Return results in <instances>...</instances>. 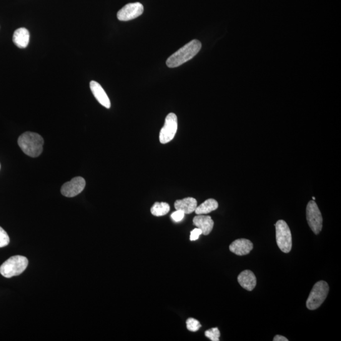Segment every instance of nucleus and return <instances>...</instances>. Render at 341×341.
<instances>
[{
  "mask_svg": "<svg viewBox=\"0 0 341 341\" xmlns=\"http://www.w3.org/2000/svg\"><path fill=\"white\" fill-rule=\"evenodd\" d=\"M274 341H288V339L287 338H286L284 337V336L280 335H275L274 339H273Z\"/></svg>",
  "mask_w": 341,
  "mask_h": 341,
  "instance_id": "5701e85b",
  "label": "nucleus"
},
{
  "mask_svg": "<svg viewBox=\"0 0 341 341\" xmlns=\"http://www.w3.org/2000/svg\"><path fill=\"white\" fill-rule=\"evenodd\" d=\"M194 224L200 230H201L204 235H209L214 228V221L211 217L209 215H197L193 220Z\"/></svg>",
  "mask_w": 341,
  "mask_h": 341,
  "instance_id": "f8f14e48",
  "label": "nucleus"
},
{
  "mask_svg": "<svg viewBox=\"0 0 341 341\" xmlns=\"http://www.w3.org/2000/svg\"><path fill=\"white\" fill-rule=\"evenodd\" d=\"M253 248V245L252 242L244 238L234 241L230 246L231 252L239 256L249 254Z\"/></svg>",
  "mask_w": 341,
  "mask_h": 341,
  "instance_id": "9d476101",
  "label": "nucleus"
},
{
  "mask_svg": "<svg viewBox=\"0 0 341 341\" xmlns=\"http://www.w3.org/2000/svg\"><path fill=\"white\" fill-rule=\"evenodd\" d=\"M312 199H313V200H315V197H313Z\"/></svg>",
  "mask_w": 341,
  "mask_h": 341,
  "instance_id": "b1692460",
  "label": "nucleus"
},
{
  "mask_svg": "<svg viewBox=\"0 0 341 341\" xmlns=\"http://www.w3.org/2000/svg\"><path fill=\"white\" fill-rule=\"evenodd\" d=\"M9 243L10 238L8 234L3 228L0 226V248L6 247Z\"/></svg>",
  "mask_w": 341,
  "mask_h": 341,
  "instance_id": "aec40b11",
  "label": "nucleus"
},
{
  "mask_svg": "<svg viewBox=\"0 0 341 341\" xmlns=\"http://www.w3.org/2000/svg\"><path fill=\"white\" fill-rule=\"evenodd\" d=\"M197 207V200L192 197H187L182 200H178L175 203V209L181 210L185 213V214H190L195 212Z\"/></svg>",
  "mask_w": 341,
  "mask_h": 341,
  "instance_id": "4468645a",
  "label": "nucleus"
},
{
  "mask_svg": "<svg viewBox=\"0 0 341 341\" xmlns=\"http://www.w3.org/2000/svg\"><path fill=\"white\" fill-rule=\"evenodd\" d=\"M29 39V32L24 27L17 29L14 32L13 42L19 48H26L28 46Z\"/></svg>",
  "mask_w": 341,
  "mask_h": 341,
  "instance_id": "2eb2a0df",
  "label": "nucleus"
},
{
  "mask_svg": "<svg viewBox=\"0 0 341 341\" xmlns=\"http://www.w3.org/2000/svg\"><path fill=\"white\" fill-rule=\"evenodd\" d=\"M90 88H91L92 94L96 97L97 101L102 106L106 107L107 109H109L111 107V102H110L109 97L98 82L92 80L90 82Z\"/></svg>",
  "mask_w": 341,
  "mask_h": 341,
  "instance_id": "9b49d317",
  "label": "nucleus"
},
{
  "mask_svg": "<svg viewBox=\"0 0 341 341\" xmlns=\"http://www.w3.org/2000/svg\"><path fill=\"white\" fill-rule=\"evenodd\" d=\"M178 129V119L175 113H169L165 119L164 126L160 130L159 141L165 144L172 141L177 134Z\"/></svg>",
  "mask_w": 341,
  "mask_h": 341,
  "instance_id": "0eeeda50",
  "label": "nucleus"
},
{
  "mask_svg": "<svg viewBox=\"0 0 341 341\" xmlns=\"http://www.w3.org/2000/svg\"><path fill=\"white\" fill-rule=\"evenodd\" d=\"M18 144L25 154L31 157H37L43 150L44 140L36 133L28 132L19 137Z\"/></svg>",
  "mask_w": 341,
  "mask_h": 341,
  "instance_id": "f03ea898",
  "label": "nucleus"
},
{
  "mask_svg": "<svg viewBox=\"0 0 341 341\" xmlns=\"http://www.w3.org/2000/svg\"><path fill=\"white\" fill-rule=\"evenodd\" d=\"M219 206L216 200L212 199H209L204 203H202L199 206H197L195 212L197 215H204L209 214V213L216 210Z\"/></svg>",
  "mask_w": 341,
  "mask_h": 341,
  "instance_id": "dca6fc26",
  "label": "nucleus"
},
{
  "mask_svg": "<svg viewBox=\"0 0 341 341\" xmlns=\"http://www.w3.org/2000/svg\"><path fill=\"white\" fill-rule=\"evenodd\" d=\"M85 181L82 177H75L71 181L63 185L62 194L66 197H74L81 193L85 189Z\"/></svg>",
  "mask_w": 341,
  "mask_h": 341,
  "instance_id": "1a4fd4ad",
  "label": "nucleus"
},
{
  "mask_svg": "<svg viewBox=\"0 0 341 341\" xmlns=\"http://www.w3.org/2000/svg\"><path fill=\"white\" fill-rule=\"evenodd\" d=\"M144 12L142 4L136 2L126 5L118 12V19L120 21H129L141 16Z\"/></svg>",
  "mask_w": 341,
  "mask_h": 341,
  "instance_id": "6e6552de",
  "label": "nucleus"
},
{
  "mask_svg": "<svg viewBox=\"0 0 341 341\" xmlns=\"http://www.w3.org/2000/svg\"><path fill=\"white\" fill-rule=\"evenodd\" d=\"M328 292L329 287L327 282L321 280L316 283L307 301L308 309L313 310L319 308L327 298Z\"/></svg>",
  "mask_w": 341,
  "mask_h": 341,
  "instance_id": "20e7f679",
  "label": "nucleus"
},
{
  "mask_svg": "<svg viewBox=\"0 0 341 341\" xmlns=\"http://www.w3.org/2000/svg\"><path fill=\"white\" fill-rule=\"evenodd\" d=\"M185 213L181 210H176V211L173 213L170 217L175 222H178L182 221L185 217Z\"/></svg>",
  "mask_w": 341,
  "mask_h": 341,
  "instance_id": "412c9836",
  "label": "nucleus"
},
{
  "mask_svg": "<svg viewBox=\"0 0 341 341\" xmlns=\"http://www.w3.org/2000/svg\"><path fill=\"white\" fill-rule=\"evenodd\" d=\"M202 327L199 321L194 318H189L187 320V329L192 332H197Z\"/></svg>",
  "mask_w": 341,
  "mask_h": 341,
  "instance_id": "a211bd4d",
  "label": "nucleus"
},
{
  "mask_svg": "<svg viewBox=\"0 0 341 341\" xmlns=\"http://www.w3.org/2000/svg\"><path fill=\"white\" fill-rule=\"evenodd\" d=\"M205 335L212 341H219L220 333L218 328H212L205 331Z\"/></svg>",
  "mask_w": 341,
  "mask_h": 341,
  "instance_id": "6ab92c4d",
  "label": "nucleus"
},
{
  "mask_svg": "<svg viewBox=\"0 0 341 341\" xmlns=\"http://www.w3.org/2000/svg\"><path fill=\"white\" fill-rule=\"evenodd\" d=\"M308 224L315 235H318L322 229L323 219L322 214L314 200L308 202L307 207Z\"/></svg>",
  "mask_w": 341,
  "mask_h": 341,
  "instance_id": "423d86ee",
  "label": "nucleus"
},
{
  "mask_svg": "<svg viewBox=\"0 0 341 341\" xmlns=\"http://www.w3.org/2000/svg\"><path fill=\"white\" fill-rule=\"evenodd\" d=\"M201 47V42L196 39L193 40L178 50L167 60V66L169 68L180 66L196 56Z\"/></svg>",
  "mask_w": 341,
  "mask_h": 341,
  "instance_id": "f257e3e1",
  "label": "nucleus"
},
{
  "mask_svg": "<svg viewBox=\"0 0 341 341\" xmlns=\"http://www.w3.org/2000/svg\"><path fill=\"white\" fill-rule=\"evenodd\" d=\"M169 204L165 202H155L150 209L152 214L154 216L160 217L167 214L169 212Z\"/></svg>",
  "mask_w": 341,
  "mask_h": 341,
  "instance_id": "f3484780",
  "label": "nucleus"
},
{
  "mask_svg": "<svg viewBox=\"0 0 341 341\" xmlns=\"http://www.w3.org/2000/svg\"><path fill=\"white\" fill-rule=\"evenodd\" d=\"M29 261L23 256L16 255L10 258L0 267V273L5 277L11 278L23 273L28 266Z\"/></svg>",
  "mask_w": 341,
  "mask_h": 341,
  "instance_id": "7ed1b4c3",
  "label": "nucleus"
},
{
  "mask_svg": "<svg viewBox=\"0 0 341 341\" xmlns=\"http://www.w3.org/2000/svg\"><path fill=\"white\" fill-rule=\"evenodd\" d=\"M278 247L284 253H289L292 248V235L287 223L279 220L275 224Z\"/></svg>",
  "mask_w": 341,
  "mask_h": 341,
  "instance_id": "39448f33",
  "label": "nucleus"
},
{
  "mask_svg": "<svg viewBox=\"0 0 341 341\" xmlns=\"http://www.w3.org/2000/svg\"><path fill=\"white\" fill-rule=\"evenodd\" d=\"M202 234L201 230H200L199 228H195L194 230H192L191 233H190V241H196L199 239L200 235Z\"/></svg>",
  "mask_w": 341,
  "mask_h": 341,
  "instance_id": "4be33fe9",
  "label": "nucleus"
},
{
  "mask_svg": "<svg viewBox=\"0 0 341 341\" xmlns=\"http://www.w3.org/2000/svg\"><path fill=\"white\" fill-rule=\"evenodd\" d=\"M238 281L241 287L249 292L254 290L257 285V279L255 274L249 270H245L241 272L238 275Z\"/></svg>",
  "mask_w": 341,
  "mask_h": 341,
  "instance_id": "ddd939ff",
  "label": "nucleus"
}]
</instances>
